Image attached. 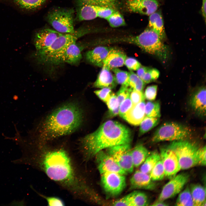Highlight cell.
<instances>
[{"label": "cell", "mask_w": 206, "mask_h": 206, "mask_svg": "<svg viewBox=\"0 0 206 206\" xmlns=\"http://www.w3.org/2000/svg\"><path fill=\"white\" fill-rule=\"evenodd\" d=\"M95 94L102 100L106 102L111 94V89L104 88L94 92Z\"/></svg>", "instance_id": "44"}, {"label": "cell", "mask_w": 206, "mask_h": 206, "mask_svg": "<svg viewBox=\"0 0 206 206\" xmlns=\"http://www.w3.org/2000/svg\"><path fill=\"white\" fill-rule=\"evenodd\" d=\"M159 153L165 177L170 179L181 170L177 158L174 152L167 146L161 148Z\"/></svg>", "instance_id": "13"}, {"label": "cell", "mask_w": 206, "mask_h": 206, "mask_svg": "<svg viewBox=\"0 0 206 206\" xmlns=\"http://www.w3.org/2000/svg\"><path fill=\"white\" fill-rule=\"evenodd\" d=\"M117 84L115 76L110 70L103 68L94 85L96 88H109L112 89L115 87Z\"/></svg>", "instance_id": "23"}, {"label": "cell", "mask_w": 206, "mask_h": 206, "mask_svg": "<svg viewBox=\"0 0 206 206\" xmlns=\"http://www.w3.org/2000/svg\"><path fill=\"white\" fill-rule=\"evenodd\" d=\"M95 156L98 168L100 174L106 172H115L124 175L127 174L107 152L101 150Z\"/></svg>", "instance_id": "15"}, {"label": "cell", "mask_w": 206, "mask_h": 206, "mask_svg": "<svg viewBox=\"0 0 206 206\" xmlns=\"http://www.w3.org/2000/svg\"><path fill=\"white\" fill-rule=\"evenodd\" d=\"M126 57V55L122 52L116 49L110 48L102 67L110 70L122 67L124 64Z\"/></svg>", "instance_id": "20"}, {"label": "cell", "mask_w": 206, "mask_h": 206, "mask_svg": "<svg viewBox=\"0 0 206 206\" xmlns=\"http://www.w3.org/2000/svg\"><path fill=\"white\" fill-rule=\"evenodd\" d=\"M39 165L51 179L73 192L80 195L85 188L75 171L68 152L62 148L43 151Z\"/></svg>", "instance_id": "1"}, {"label": "cell", "mask_w": 206, "mask_h": 206, "mask_svg": "<svg viewBox=\"0 0 206 206\" xmlns=\"http://www.w3.org/2000/svg\"><path fill=\"white\" fill-rule=\"evenodd\" d=\"M198 165L204 166L206 165V146L199 147L197 154Z\"/></svg>", "instance_id": "45"}, {"label": "cell", "mask_w": 206, "mask_h": 206, "mask_svg": "<svg viewBox=\"0 0 206 206\" xmlns=\"http://www.w3.org/2000/svg\"><path fill=\"white\" fill-rule=\"evenodd\" d=\"M82 48L74 42L59 53L50 62L49 64L58 65L63 63L71 64H77L82 58Z\"/></svg>", "instance_id": "12"}, {"label": "cell", "mask_w": 206, "mask_h": 206, "mask_svg": "<svg viewBox=\"0 0 206 206\" xmlns=\"http://www.w3.org/2000/svg\"><path fill=\"white\" fill-rule=\"evenodd\" d=\"M145 112L146 116L160 118L161 116L160 102L158 100L147 102L145 104Z\"/></svg>", "instance_id": "29"}, {"label": "cell", "mask_w": 206, "mask_h": 206, "mask_svg": "<svg viewBox=\"0 0 206 206\" xmlns=\"http://www.w3.org/2000/svg\"><path fill=\"white\" fill-rule=\"evenodd\" d=\"M126 4L130 11L149 16L157 11L159 5L157 0H127Z\"/></svg>", "instance_id": "14"}, {"label": "cell", "mask_w": 206, "mask_h": 206, "mask_svg": "<svg viewBox=\"0 0 206 206\" xmlns=\"http://www.w3.org/2000/svg\"><path fill=\"white\" fill-rule=\"evenodd\" d=\"M157 86L156 85L148 86L146 88L144 94L145 98L149 101H154L156 98Z\"/></svg>", "instance_id": "40"}, {"label": "cell", "mask_w": 206, "mask_h": 206, "mask_svg": "<svg viewBox=\"0 0 206 206\" xmlns=\"http://www.w3.org/2000/svg\"><path fill=\"white\" fill-rule=\"evenodd\" d=\"M110 49L106 47H97L86 53V59L88 61L96 66L102 67Z\"/></svg>", "instance_id": "21"}, {"label": "cell", "mask_w": 206, "mask_h": 206, "mask_svg": "<svg viewBox=\"0 0 206 206\" xmlns=\"http://www.w3.org/2000/svg\"><path fill=\"white\" fill-rule=\"evenodd\" d=\"M106 103L109 110L110 116H115L118 114L120 104L115 94L112 93Z\"/></svg>", "instance_id": "36"}, {"label": "cell", "mask_w": 206, "mask_h": 206, "mask_svg": "<svg viewBox=\"0 0 206 206\" xmlns=\"http://www.w3.org/2000/svg\"><path fill=\"white\" fill-rule=\"evenodd\" d=\"M101 174V182L106 192L112 196L120 194L126 186L124 175L119 173L106 172Z\"/></svg>", "instance_id": "10"}, {"label": "cell", "mask_w": 206, "mask_h": 206, "mask_svg": "<svg viewBox=\"0 0 206 206\" xmlns=\"http://www.w3.org/2000/svg\"><path fill=\"white\" fill-rule=\"evenodd\" d=\"M127 206H144L148 205V197L144 193L135 191L124 197Z\"/></svg>", "instance_id": "25"}, {"label": "cell", "mask_w": 206, "mask_h": 206, "mask_svg": "<svg viewBox=\"0 0 206 206\" xmlns=\"http://www.w3.org/2000/svg\"><path fill=\"white\" fill-rule=\"evenodd\" d=\"M192 135L191 129L179 123L167 122L159 127L152 138L153 143L163 141H174L187 140Z\"/></svg>", "instance_id": "7"}, {"label": "cell", "mask_w": 206, "mask_h": 206, "mask_svg": "<svg viewBox=\"0 0 206 206\" xmlns=\"http://www.w3.org/2000/svg\"><path fill=\"white\" fill-rule=\"evenodd\" d=\"M206 0H202L201 12L202 15L205 20V21L206 19Z\"/></svg>", "instance_id": "48"}, {"label": "cell", "mask_w": 206, "mask_h": 206, "mask_svg": "<svg viewBox=\"0 0 206 206\" xmlns=\"http://www.w3.org/2000/svg\"><path fill=\"white\" fill-rule=\"evenodd\" d=\"M132 105V103L129 96L120 105L118 114L120 116L123 118Z\"/></svg>", "instance_id": "41"}, {"label": "cell", "mask_w": 206, "mask_h": 206, "mask_svg": "<svg viewBox=\"0 0 206 206\" xmlns=\"http://www.w3.org/2000/svg\"><path fill=\"white\" fill-rule=\"evenodd\" d=\"M86 4L99 6H105L118 10L119 0H78Z\"/></svg>", "instance_id": "31"}, {"label": "cell", "mask_w": 206, "mask_h": 206, "mask_svg": "<svg viewBox=\"0 0 206 206\" xmlns=\"http://www.w3.org/2000/svg\"><path fill=\"white\" fill-rule=\"evenodd\" d=\"M151 205L153 206H168L167 204L164 202V201H162L157 200L153 203Z\"/></svg>", "instance_id": "49"}, {"label": "cell", "mask_w": 206, "mask_h": 206, "mask_svg": "<svg viewBox=\"0 0 206 206\" xmlns=\"http://www.w3.org/2000/svg\"><path fill=\"white\" fill-rule=\"evenodd\" d=\"M21 7L32 10L41 6L46 0H12Z\"/></svg>", "instance_id": "35"}, {"label": "cell", "mask_w": 206, "mask_h": 206, "mask_svg": "<svg viewBox=\"0 0 206 206\" xmlns=\"http://www.w3.org/2000/svg\"><path fill=\"white\" fill-rule=\"evenodd\" d=\"M132 104H136L144 100V94L141 92L132 89L129 95Z\"/></svg>", "instance_id": "39"}, {"label": "cell", "mask_w": 206, "mask_h": 206, "mask_svg": "<svg viewBox=\"0 0 206 206\" xmlns=\"http://www.w3.org/2000/svg\"><path fill=\"white\" fill-rule=\"evenodd\" d=\"M189 177L187 173L176 175L163 187L157 200L164 201L179 194L188 182Z\"/></svg>", "instance_id": "11"}, {"label": "cell", "mask_w": 206, "mask_h": 206, "mask_svg": "<svg viewBox=\"0 0 206 206\" xmlns=\"http://www.w3.org/2000/svg\"><path fill=\"white\" fill-rule=\"evenodd\" d=\"M74 13L72 9L56 8L48 12L47 20L56 31L63 33H73L75 31Z\"/></svg>", "instance_id": "8"}, {"label": "cell", "mask_w": 206, "mask_h": 206, "mask_svg": "<svg viewBox=\"0 0 206 206\" xmlns=\"http://www.w3.org/2000/svg\"><path fill=\"white\" fill-rule=\"evenodd\" d=\"M161 159L160 153L157 151L150 153L142 164L140 170L149 174L152 168Z\"/></svg>", "instance_id": "27"}, {"label": "cell", "mask_w": 206, "mask_h": 206, "mask_svg": "<svg viewBox=\"0 0 206 206\" xmlns=\"http://www.w3.org/2000/svg\"><path fill=\"white\" fill-rule=\"evenodd\" d=\"M111 70L115 74V77L117 83L122 86H129V72L117 68H114Z\"/></svg>", "instance_id": "37"}, {"label": "cell", "mask_w": 206, "mask_h": 206, "mask_svg": "<svg viewBox=\"0 0 206 206\" xmlns=\"http://www.w3.org/2000/svg\"><path fill=\"white\" fill-rule=\"evenodd\" d=\"M144 100L132 104L123 117L129 123L134 125H139L145 116Z\"/></svg>", "instance_id": "19"}, {"label": "cell", "mask_w": 206, "mask_h": 206, "mask_svg": "<svg viewBox=\"0 0 206 206\" xmlns=\"http://www.w3.org/2000/svg\"><path fill=\"white\" fill-rule=\"evenodd\" d=\"M89 33L88 29H81L73 33H64L58 37L49 47L37 50L35 57L40 63L48 64L59 53L71 43L76 41L80 37Z\"/></svg>", "instance_id": "5"}, {"label": "cell", "mask_w": 206, "mask_h": 206, "mask_svg": "<svg viewBox=\"0 0 206 206\" xmlns=\"http://www.w3.org/2000/svg\"><path fill=\"white\" fill-rule=\"evenodd\" d=\"M131 140L128 128L117 122L109 120L95 131L81 138L80 142L85 157L89 159L104 149L130 144Z\"/></svg>", "instance_id": "3"}, {"label": "cell", "mask_w": 206, "mask_h": 206, "mask_svg": "<svg viewBox=\"0 0 206 206\" xmlns=\"http://www.w3.org/2000/svg\"><path fill=\"white\" fill-rule=\"evenodd\" d=\"M130 188L132 189H140L153 190L156 186L154 181L151 179L149 174L137 170L130 179Z\"/></svg>", "instance_id": "18"}, {"label": "cell", "mask_w": 206, "mask_h": 206, "mask_svg": "<svg viewBox=\"0 0 206 206\" xmlns=\"http://www.w3.org/2000/svg\"><path fill=\"white\" fill-rule=\"evenodd\" d=\"M167 146L172 150L178 159L181 170L198 165L197 154L200 147L188 139L172 141Z\"/></svg>", "instance_id": "6"}, {"label": "cell", "mask_w": 206, "mask_h": 206, "mask_svg": "<svg viewBox=\"0 0 206 206\" xmlns=\"http://www.w3.org/2000/svg\"><path fill=\"white\" fill-rule=\"evenodd\" d=\"M124 64L130 71L137 70L142 65L136 59L132 58H126Z\"/></svg>", "instance_id": "42"}, {"label": "cell", "mask_w": 206, "mask_h": 206, "mask_svg": "<svg viewBox=\"0 0 206 206\" xmlns=\"http://www.w3.org/2000/svg\"><path fill=\"white\" fill-rule=\"evenodd\" d=\"M154 181L163 180L165 177V173L162 162L160 160L154 166L149 174Z\"/></svg>", "instance_id": "34"}, {"label": "cell", "mask_w": 206, "mask_h": 206, "mask_svg": "<svg viewBox=\"0 0 206 206\" xmlns=\"http://www.w3.org/2000/svg\"><path fill=\"white\" fill-rule=\"evenodd\" d=\"M175 205L179 206H194L190 188L188 186L179 193Z\"/></svg>", "instance_id": "30"}, {"label": "cell", "mask_w": 206, "mask_h": 206, "mask_svg": "<svg viewBox=\"0 0 206 206\" xmlns=\"http://www.w3.org/2000/svg\"><path fill=\"white\" fill-rule=\"evenodd\" d=\"M132 89L129 86H122L117 93L116 96L119 103L120 104L129 96Z\"/></svg>", "instance_id": "38"}, {"label": "cell", "mask_w": 206, "mask_h": 206, "mask_svg": "<svg viewBox=\"0 0 206 206\" xmlns=\"http://www.w3.org/2000/svg\"><path fill=\"white\" fill-rule=\"evenodd\" d=\"M11 204V205H25V201L23 200L20 201H13Z\"/></svg>", "instance_id": "50"}, {"label": "cell", "mask_w": 206, "mask_h": 206, "mask_svg": "<svg viewBox=\"0 0 206 206\" xmlns=\"http://www.w3.org/2000/svg\"><path fill=\"white\" fill-rule=\"evenodd\" d=\"M160 118L145 116L140 123L139 135L140 136L150 131L159 123Z\"/></svg>", "instance_id": "28"}, {"label": "cell", "mask_w": 206, "mask_h": 206, "mask_svg": "<svg viewBox=\"0 0 206 206\" xmlns=\"http://www.w3.org/2000/svg\"><path fill=\"white\" fill-rule=\"evenodd\" d=\"M106 19L112 27H117L126 25L123 16L118 10L114 11Z\"/></svg>", "instance_id": "32"}, {"label": "cell", "mask_w": 206, "mask_h": 206, "mask_svg": "<svg viewBox=\"0 0 206 206\" xmlns=\"http://www.w3.org/2000/svg\"><path fill=\"white\" fill-rule=\"evenodd\" d=\"M107 149V153L114 159L119 166L127 174L133 171L130 144L115 146Z\"/></svg>", "instance_id": "9"}, {"label": "cell", "mask_w": 206, "mask_h": 206, "mask_svg": "<svg viewBox=\"0 0 206 206\" xmlns=\"http://www.w3.org/2000/svg\"><path fill=\"white\" fill-rule=\"evenodd\" d=\"M38 194L46 200L48 206H60L65 205L64 201L59 197H48L39 193Z\"/></svg>", "instance_id": "43"}, {"label": "cell", "mask_w": 206, "mask_h": 206, "mask_svg": "<svg viewBox=\"0 0 206 206\" xmlns=\"http://www.w3.org/2000/svg\"><path fill=\"white\" fill-rule=\"evenodd\" d=\"M148 28L157 33L161 40L165 38L163 20L160 12L156 11L149 15Z\"/></svg>", "instance_id": "22"}, {"label": "cell", "mask_w": 206, "mask_h": 206, "mask_svg": "<svg viewBox=\"0 0 206 206\" xmlns=\"http://www.w3.org/2000/svg\"><path fill=\"white\" fill-rule=\"evenodd\" d=\"M194 206H206V189L199 184H191L190 187Z\"/></svg>", "instance_id": "24"}, {"label": "cell", "mask_w": 206, "mask_h": 206, "mask_svg": "<svg viewBox=\"0 0 206 206\" xmlns=\"http://www.w3.org/2000/svg\"><path fill=\"white\" fill-rule=\"evenodd\" d=\"M150 69L148 68L141 78L145 83H149L154 81L150 74Z\"/></svg>", "instance_id": "46"}, {"label": "cell", "mask_w": 206, "mask_h": 206, "mask_svg": "<svg viewBox=\"0 0 206 206\" xmlns=\"http://www.w3.org/2000/svg\"><path fill=\"white\" fill-rule=\"evenodd\" d=\"M206 88L202 86L196 89L190 97L189 104L193 110L198 116H206Z\"/></svg>", "instance_id": "17"}, {"label": "cell", "mask_w": 206, "mask_h": 206, "mask_svg": "<svg viewBox=\"0 0 206 206\" xmlns=\"http://www.w3.org/2000/svg\"><path fill=\"white\" fill-rule=\"evenodd\" d=\"M63 34L49 28L39 30L35 34L34 39V44L36 50H41L49 47Z\"/></svg>", "instance_id": "16"}, {"label": "cell", "mask_w": 206, "mask_h": 206, "mask_svg": "<svg viewBox=\"0 0 206 206\" xmlns=\"http://www.w3.org/2000/svg\"><path fill=\"white\" fill-rule=\"evenodd\" d=\"M115 40L134 44L146 52L156 56L163 62H165L168 58L167 47L162 42L157 33L148 28L138 35L115 39Z\"/></svg>", "instance_id": "4"}, {"label": "cell", "mask_w": 206, "mask_h": 206, "mask_svg": "<svg viewBox=\"0 0 206 206\" xmlns=\"http://www.w3.org/2000/svg\"><path fill=\"white\" fill-rule=\"evenodd\" d=\"M128 86L133 89L142 92L145 83L132 71L129 72Z\"/></svg>", "instance_id": "33"}, {"label": "cell", "mask_w": 206, "mask_h": 206, "mask_svg": "<svg viewBox=\"0 0 206 206\" xmlns=\"http://www.w3.org/2000/svg\"><path fill=\"white\" fill-rule=\"evenodd\" d=\"M83 112L80 104L70 102L56 108L48 115L41 123L39 140L44 143L71 134L82 125Z\"/></svg>", "instance_id": "2"}, {"label": "cell", "mask_w": 206, "mask_h": 206, "mask_svg": "<svg viewBox=\"0 0 206 206\" xmlns=\"http://www.w3.org/2000/svg\"><path fill=\"white\" fill-rule=\"evenodd\" d=\"M150 73L152 78L154 81L157 80L160 75L159 71L155 68L150 69Z\"/></svg>", "instance_id": "47"}, {"label": "cell", "mask_w": 206, "mask_h": 206, "mask_svg": "<svg viewBox=\"0 0 206 206\" xmlns=\"http://www.w3.org/2000/svg\"><path fill=\"white\" fill-rule=\"evenodd\" d=\"M150 152L143 145L140 144L131 149V154L134 167H138L142 165Z\"/></svg>", "instance_id": "26"}]
</instances>
